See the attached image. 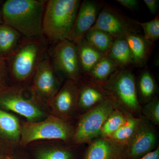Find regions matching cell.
<instances>
[{
    "label": "cell",
    "instance_id": "cell-26",
    "mask_svg": "<svg viewBox=\"0 0 159 159\" xmlns=\"http://www.w3.org/2000/svg\"><path fill=\"white\" fill-rule=\"evenodd\" d=\"M137 24L142 28L144 32V37L150 42L153 43L159 38V16H157L149 21Z\"/></svg>",
    "mask_w": 159,
    "mask_h": 159
},
{
    "label": "cell",
    "instance_id": "cell-1",
    "mask_svg": "<svg viewBox=\"0 0 159 159\" xmlns=\"http://www.w3.org/2000/svg\"><path fill=\"white\" fill-rule=\"evenodd\" d=\"M46 1L7 0L2 6L3 23L29 39L43 34Z\"/></svg>",
    "mask_w": 159,
    "mask_h": 159
},
{
    "label": "cell",
    "instance_id": "cell-20",
    "mask_svg": "<svg viewBox=\"0 0 159 159\" xmlns=\"http://www.w3.org/2000/svg\"><path fill=\"white\" fill-rule=\"evenodd\" d=\"M119 69L112 60L108 56H105L93 67L87 76L91 79V81L102 85Z\"/></svg>",
    "mask_w": 159,
    "mask_h": 159
},
{
    "label": "cell",
    "instance_id": "cell-19",
    "mask_svg": "<svg viewBox=\"0 0 159 159\" xmlns=\"http://www.w3.org/2000/svg\"><path fill=\"white\" fill-rule=\"evenodd\" d=\"M21 34L10 26L0 24V57L8 58L18 47Z\"/></svg>",
    "mask_w": 159,
    "mask_h": 159
},
{
    "label": "cell",
    "instance_id": "cell-14",
    "mask_svg": "<svg viewBox=\"0 0 159 159\" xmlns=\"http://www.w3.org/2000/svg\"><path fill=\"white\" fill-rule=\"evenodd\" d=\"M79 89L78 104L83 110L87 112L106 99L111 97L102 86L92 81H87Z\"/></svg>",
    "mask_w": 159,
    "mask_h": 159
},
{
    "label": "cell",
    "instance_id": "cell-31",
    "mask_svg": "<svg viewBox=\"0 0 159 159\" xmlns=\"http://www.w3.org/2000/svg\"><path fill=\"white\" fill-rule=\"evenodd\" d=\"M144 2L152 14H156L159 6L158 0H144Z\"/></svg>",
    "mask_w": 159,
    "mask_h": 159
},
{
    "label": "cell",
    "instance_id": "cell-29",
    "mask_svg": "<svg viewBox=\"0 0 159 159\" xmlns=\"http://www.w3.org/2000/svg\"><path fill=\"white\" fill-rule=\"evenodd\" d=\"M9 73L7 58L0 57V86L2 84Z\"/></svg>",
    "mask_w": 159,
    "mask_h": 159
},
{
    "label": "cell",
    "instance_id": "cell-8",
    "mask_svg": "<svg viewBox=\"0 0 159 159\" xmlns=\"http://www.w3.org/2000/svg\"><path fill=\"white\" fill-rule=\"evenodd\" d=\"M55 70L77 82L81 77L77 45L66 39L56 43L53 53Z\"/></svg>",
    "mask_w": 159,
    "mask_h": 159
},
{
    "label": "cell",
    "instance_id": "cell-25",
    "mask_svg": "<svg viewBox=\"0 0 159 159\" xmlns=\"http://www.w3.org/2000/svg\"><path fill=\"white\" fill-rule=\"evenodd\" d=\"M126 121V115L116 108L109 116L102 125L99 136L109 138Z\"/></svg>",
    "mask_w": 159,
    "mask_h": 159
},
{
    "label": "cell",
    "instance_id": "cell-15",
    "mask_svg": "<svg viewBox=\"0 0 159 159\" xmlns=\"http://www.w3.org/2000/svg\"><path fill=\"white\" fill-rule=\"evenodd\" d=\"M124 38L130 50L133 65L139 67L144 66L150 56L153 43L139 34H128Z\"/></svg>",
    "mask_w": 159,
    "mask_h": 159
},
{
    "label": "cell",
    "instance_id": "cell-9",
    "mask_svg": "<svg viewBox=\"0 0 159 159\" xmlns=\"http://www.w3.org/2000/svg\"><path fill=\"white\" fill-rule=\"evenodd\" d=\"M100 9L101 6L97 1L85 0L81 2L67 39L77 44L84 38L96 22Z\"/></svg>",
    "mask_w": 159,
    "mask_h": 159
},
{
    "label": "cell",
    "instance_id": "cell-22",
    "mask_svg": "<svg viewBox=\"0 0 159 159\" xmlns=\"http://www.w3.org/2000/svg\"><path fill=\"white\" fill-rule=\"evenodd\" d=\"M126 115L125 123L108 138L125 145L136 131L142 120V118H136L129 113Z\"/></svg>",
    "mask_w": 159,
    "mask_h": 159
},
{
    "label": "cell",
    "instance_id": "cell-3",
    "mask_svg": "<svg viewBox=\"0 0 159 159\" xmlns=\"http://www.w3.org/2000/svg\"><path fill=\"white\" fill-rule=\"evenodd\" d=\"M116 102L132 113L139 112L141 106L135 78L131 71L119 69L102 85Z\"/></svg>",
    "mask_w": 159,
    "mask_h": 159
},
{
    "label": "cell",
    "instance_id": "cell-6",
    "mask_svg": "<svg viewBox=\"0 0 159 159\" xmlns=\"http://www.w3.org/2000/svg\"><path fill=\"white\" fill-rule=\"evenodd\" d=\"M137 22L125 16L115 7L106 5L100 10L90 30H102L114 38H124L128 34H139L141 32V27Z\"/></svg>",
    "mask_w": 159,
    "mask_h": 159
},
{
    "label": "cell",
    "instance_id": "cell-17",
    "mask_svg": "<svg viewBox=\"0 0 159 159\" xmlns=\"http://www.w3.org/2000/svg\"><path fill=\"white\" fill-rule=\"evenodd\" d=\"M76 45L81 74L87 76L93 67L106 55L89 44L85 38Z\"/></svg>",
    "mask_w": 159,
    "mask_h": 159
},
{
    "label": "cell",
    "instance_id": "cell-32",
    "mask_svg": "<svg viewBox=\"0 0 159 159\" xmlns=\"http://www.w3.org/2000/svg\"><path fill=\"white\" fill-rule=\"evenodd\" d=\"M139 159H159V146L152 151L146 154Z\"/></svg>",
    "mask_w": 159,
    "mask_h": 159
},
{
    "label": "cell",
    "instance_id": "cell-12",
    "mask_svg": "<svg viewBox=\"0 0 159 159\" xmlns=\"http://www.w3.org/2000/svg\"><path fill=\"white\" fill-rule=\"evenodd\" d=\"M55 70L48 57L41 58L34 74V89L39 96L54 97L57 94L58 82Z\"/></svg>",
    "mask_w": 159,
    "mask_h": 159
},
{
    "label": "cell",
    "instance_id": "cell-2",
    "mask_svg": "<svg viewBox=\"0 0 159 159\" xmlns=\"http://www.w3.org/2000/svg\"><path fill=\"white\" fill-rule=\"evenodd\" d=\"M81 2L79 0L47 1L43 18V34L56 43L67 39Z\"/></svg>",
    "mask_w": 159,
    "mask_h": 159
},
{
    "label": "cell",
    "instance_id": "cell-34",
    "mask_svg": "<svg viewBox=\"0 0 159 159\" xmlns=\"http://www.w3.org/2000/svg\"></svg>",
    "mask_w": 159,
    "mask_h": 159
},
{
    "label": "cell",
    "instance_id": "cell-33",
    "mask_svg": "<svg viewBox=\"0 0 159 159\" xmlns=\"http://www.w3.org/2000/svg\"><path fill=\"white\" fill-rule=\"evenodd\" d=\"M3 23L2 17V7L0 6V24Z\"/></svg>",
    "mask_w": 159,
    "mask_h": 159
},
{
    "label": "cell",
    "instance_id": "cell-11",
    "mask_svg": "<svg viewBox=\"0 0 159 159\" xmlns=\"http://www.w3.org/2000/svg\"><path fill=\"white\" fill-rule=\"evenodd\" d=\"M0 105L29 120L38 119L43 115L34 102L23 97L22 93L15 88L0 93Z\"/></svg>",
    "mask_w": 159,
    "mask_h": 159
},
{
    "label": "cell",
    "instance_id": "cell-28",
    "mask_svg": "<svg viewBox=\"0 0 159 159\" xmlns=\"http://www.w3.org/2000/svg\"><path fill=\"white\" fill-rule=\"evenodd\" d=\"M38 157L39 159H72V155L66 149L56 148L40 152Z\"/></svg>",
    "mask_w": 159,
    "mask_h": 159
},
{
    "label": "cell",
    "instance_id": "cell-30",
    "mask_svg": "<svg viewBox=\"0 0 159 159\" xmlns=\"http://www.w3.org/2000/svg\"><path fill=\"white\" fill-rule=\"evenodd\" d=\"M116 2L131 11L136 10L139 7V2L137 0H117Z\"/></svg>",
    "mask_w": 159,
    "mask_h": 159
},
{
    "label": "cell",
    "instance_id": "cell-7",
    "mask_svg": "<svg viewBox=\"0 0 159 159\" xmlns=\"http://www.w3.org/2000/svg\"><path fill=\"white\" fill-rule=\"evenodd\" d=\"M71 133L70 127L66 123L54 116L49 117L40 122L25 123L21 129L22 142L25 145L39 140L66 141L70 138Z\"/></svg>",
    "mask_w": 159,
    "mask_h": 159
},
{
    "label": "cell",
    "instance_id": "cell-24",
    "mask_svg": "<svg viewBox=\"0 0 159 159\" xmlns=\"http://www.w3.org/2000/svg\"><path fill=\"white\" fill-rule=\"evenodd\" d=\"M0 131L12 140L18 139L21 134L19 122L16 117L0 109Z\"/></svg>",
    "mask_w": 159,
    "mask_h": 159
},
{
    "label": "cell",
    "instance_id": "cell-5",
    "mask_svg": "<svg viewBox=\"0 0 159 159\" xmlns=\"http://www.w3.org/2000/svg\"><path fill=\"white\" fill-rule=\"evenodd\" d=\"M116 102L110 97L86 112L74 133V142L78 144L91 142L99 137L106 120L116 108Z\"/></svg>",
    "mask_w": 159,
    "mask_h": 159
},
{
    "label": "cell",
    "instance_id": "cell-21",
    "mask_svg": "<svg viewBox=\"0 0 159 159\" xmlns=\"http://www.w3.org/2000/svg\"><path fill=\"white\" fill-rule=\"evenodd\" d=\"M139 101L148 102L155 98L157 86L151 73L147 70L143 71L139 76L137 85Z\"/></svg>",
    "mask_w": 159,
    "mask_h": 159
},
{
    "label": "cell",
    "instance_id": "cell-18",
    "mask_svg": "<svg viewBox=\"0 0 159 159\" xmlns=\"http://www.w3.org/2000/svg\"><path fill=\"white\" fill-rule=\"evenodd\" d=\"M107 56L116 64L119 69H126L133 65L130 50L125 38H114Z\"/></svg>",
    "mask_w": 159,
    "mask_h": 159
},
{
    "label": "cell",
    "instance_id": "cell-10",
    "mask_svg": "<svg viewBox=\"0 0 159 159\" xmlns=\"http://www.w3.org/2000/svg\"><path fill=\"white\" fill-rule=\"evenodd\" d=\"M157 135L154 129L142 119L138 129L126 144L128 159H139L155 149Z\"/></svg>",
    "mask_w": 159,
    "mask_h": 159
},
{
    "label": "cell",
    "instance_id": "cell-23",
    "mask_svg": "<svg viewBox=\"0 0 159 159\" xmlns=\"http://www.w3.org/2000/svg\"><path fill=\"white\" fill-rule=\"evenodd\" d=\"M84 38L88 43L106 56L108 55L114 38L99 29H92L85 34Z\"/></svg>",
    "mask_w": 159,
    "mask_h": 159
},
{
    "label": "cell",
    "instance_id": "cell-4",
    "mask_svg": "<svg viewBox=\"0 0 159 159\" xmlns=\"http://www.w3.org/2000/svg\"><path fill=\"white\" fill-rule=\"evenodd\" d=\"M41 46L39 41L31 40L22 43L7 58L9 73L14 79L26 81L32 76L41 58Z\"/></svg>",
    "mask_w": 159,
    "mask_h": 159
},
{
    "label": "cell",
    "instance_id": "cell-13",
    "mask_svg": "<svg viewBox=\"0 0 159 159\" xmlns=\"http://www.w3.org/2000/svg\"><path fill=\"white\" fill-rule=\"evenodd\" d=\"M91 142L84 159H128L124 144L100 136Z\"/></svg>",
    "mask_w": 159,
    "mask_h": 159
},
{
    "label": "cell",
    "instance_id": "cell-27",
    "mask_svg": "<svg viewBox=\"0 0 159 159\" xmlns=\"http://www.w3.org/2000/svg\"><path fill=\"white\" fill-rule=\"evenodd\" d=\"M145 117L155 125H159V100L156 97L147 102L142 108Z\"/></svg>",
    "mask_w": 159,
    "mask_h": 159
},
{
    "label": "cell",
    "instance_id": "cell-16",
    "mask_svg": "<svg viewBox=\"0 0 159 159\" xmlns=\"http://www.w3.org/2000/svg\"><path fill=\"white\" fill-rule=\"evenodd\" d=\"M77 82L69 80L53 99L55 107L62 114H68L78 103L79 87Z\"/></svg>",
    "mask_w": 159,
    "mask_h": 159
}]
</instances>
